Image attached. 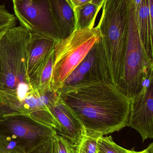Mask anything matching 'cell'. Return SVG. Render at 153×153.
<instances>
[{"instance_id":"e0dca14e","label":"cell","mask_w":153,"mask_h":153,"mask_svg":"<svg viewBox=\"0 0 153 153\" xmlns=\"http://www.w3.org/2000/svg\"><path fill=\"white\" fill-rule=\"evenodd\" d=\"M98 139L84 135L77 146V153H97Z\"/></svg>"},{"instance_id":"603a6c76","label":"cell","mask_w":153,"mask_h":153,"mask_svg":"<svg viewBox=\"0 0 153 153\" xmlns=\"http://www.w3.org/2000/svg\"><path fill=\"white\" fill-rule=\"evenodd\" d=\"M143 1V0H130L131 4L134 8L135 17H136L137 15Z\"/></svg>"},{"instance_id":"ac0fdd59","label":"cell","mask_w":153,"mask_h":153,"mask_svg":"<svg viewBox=\"0 0 153 153\" xmlns=\"http://www.w3.org/2000/svg\"><path fill=\"white\" fill-rule=\"evenodd\" d=\"M54 137L57 153H77V146L74 145L66 138L57 134Z\"/></svg>"},{"instance_id":"2e32d148","label":"cell","mask_w":153,"mask_h":153,"mask_svg":"<svg viewBox=\"0 0 153 153\" xmlns=\"http://www.w3.org/2000/svg\"><path fill=\"white\" fill-rule=\"evenodd\" d=\"M17 20L15 15L10 13L4 4L0 5V31L15 27Z\"/></svg>"},{"instance_id":"7402d4cb","label":"cell","mask_w":153,"mask_h":153,"mask_svg":"<svg viewBox=\"0 0 153 153\" xmlns=\"http://www.w3.org/2000/svg\"><path fill=\"white\" fill-rule=\"evenodd\" d=\"M73 9L82 6L89 3L92 2V0H67Z\"/></svg>"},{"instance_id":"30bf717a","label":"cell","mask_w":153,"mask_h":153,"mask_svg":"<svg viewBox=\"0 0 153 153\" xmlns=\"http://www.w3.org/2000/svg\"><path fill=\"white\" fill-rule=\"evenodd\" d=\"M30 34L27 56V71L29 79L44 58L54 49L57 43L49 38Z\"/></svg>"},{"instance_id":"8992f818","label":"cell","mask_w":153,"mask_h":153,"mask_svg":"<svg viewBox=\"0 0 153 153\" xmlns=\"http://www.w3.org/2000/svg\"><path fill=\"white\" fill-rule=\"evenodd\" d=\"M14 14L21 26L31 33L61 40L59 29L52 14L48 0H33L31 2L13 3Z\"/></svg>"},{"instance_id":"52a82bcc","label":"cell","mask_w":153,"mask_h":153,"mask_svg":"<svg viewBox=\"0 0 153 153\" xmlns=\"http://www.w3.org/2000/svg\"><path fill=\"white\" fill-rule=\"evenodd\" d=\"M99 83L112 84L101 39L93 47L58 90Z\"/></svg>"},{"instance_id":"ffe728a7","label":"cell","mask_w":153,"mask_h":153,"mask_svg":"<svg viewBox=\"0 0 153 153\" xmlns=\"http://www.w3.org/2000/svg\"><path fill=\"white\" fill-rule=\"evenodd\" d=\"M0 153H25L13 143L0 137Z\"/></svg>"},{"instance_id":"3957f363","label":"cell","mask_w":153,"mask_h":153,"mask_svg":"<svg viewBox=\"0 0 153 153\" xmlns=\"http://www.w3.org/2000/svg\"><path fill=\"white\" fill-rule=\"evenodd\" d=\"M101 39L100 33L96 27L75 30L70 36L56 43L51 90L57 91L60 89L66 79Z\"/></svg>"},{"instance_id":"9a60e30c","label":"cell","mask_w":153,"mask_h":153,"mask_svg":"<svg viewBox=\"0 0 153 153\" xmlns=\"http://www.w3.org/2000/svg\"><path fill=\"white\" fill-rule=\"evenodd\" d=\"M118 146L111 136H102L98 139L97 153H120Z\"/></svg>"},{"instance_id":"5b68a950","label":"cell","mask_w":153,"mask_h":153,"mask_svg":"<svg viewBox=\"0 0 153 153\" xmlns=\"http://www.w3.org/2000/svg\"><path fill=\"white\" fill-rule=\"evenodd\" d=\"M56 134L54 128L27 114H13L0 119V137L16 145L25 153L30 152Z\"/></svg>"},{"instance_id":"8fae6325","label":"cell","mask_w":153,"mask_h":153,"mask_svg":"<svg viewBox=\"0 0 153 153\" xmlns=\"http://www.w3.org/2000/svg\"><path fill=\"white\" fill-rule=\"evenodd\" d=\"M54 19L60 31L61 39L70 36L75 30L73 9L67 0H48Z\"/></svg>"},{"instance_id":"4fadbf2b","label":"cell","mask_w":153,"mask_h":153,"mask_svg":"<svg viewBox=\"0 0 153 153\" xmlns=\"http://www.w3.org/2000/svg\"><path fill=\"white\" fill-rule=\"evenodd\" d=\"M54 62V50L53 49L44 58L33 75L30 78L32 88L39 92L50 90Z\"/></svg>"},{"instance_id":"7c38bea8","label":"cell","mask_w":153,"mask_h":153,"mask_svg":"<svg viewBox=\"0 0 153 153\" xmlns=\"http://www.w3.org/2000/svg\"><path fill=\"white\" fill-rule=\"evenodd\" d=\"M140 39L147 56L153 62V21L151 19L148 0H143L135 17Z\"/></svg>"},{"instance_id":"6da1fadb","label":"cell","mask_w":153,"mask_h":153,"mask_svg":"<svg viewBox=\"0 0 153 153\" xmlns=\"http://www.w3.org/2000/svg\"><path fill=\"white\" fill-rule=\"evenodd\" d=\"M57 92L81 122L85 135L99 138L127 126L130 98L113 84L99 83Z\"/></svg>"},{"instance_id":"cb8c5ba5","label":"cell","mask_w":153,"mask_h":153,"mask_svg":"<svg viewBox=\"0 0 153 153\" xmlns=\"http://www.w3.org/2000/svg\"><path fill=\"white\" fill-rule=\"evenodd\" d=\"M105 0H92V3L102 7Z\"/></svg>"},{"instance_id":"484cf974","label":"cell","mask_w":153,"mask_h":153,"mask_svg":"<svg viewBox=\"0 0 153 153\" xmlns=\"http://www.w3.org/2000/svg\"><path fill=\"white\" fill-rule=\"evenodd\" d=\"M4 30H2V31H0V37L1 36L2 34H3V33L4 31Z\"/></svg>"},{"instance_id":"9c48e42d","label":"cell","mask_w":153,"mask_h":153,"mask_svg":"<svg viewBox=\"0 0 153 153\" xmlns=\"http://www.w3.org/2000/svg\"><path fill=\"white\" fill-rule=\"evenodd\" d=\"M46 106L55 121L56 134L78 146L84 135V130L71 109L58 94L56 97L47 102Z\"/></svg>"},{"instance_id":"277c9868","label":"cell","mask_w":153,"mask_h":153,"mask_svg":"<svg viewBox=\"0 0 153 153\" xmlns=\"http://www.w3.org/2000/svg\"><path fill=\"white\" fill-rule=\"evenodd\" d=\"M152 71L153 62L147 56L141 42L130 0L127 44L123 73L117 87L131 98L140 91L145 79Z\"/></svg>"},{"instance_id":"5bb4252c","label":"cell","mask_w":153,"mask_h":153,"mask_svg":"<svg viewBox=\"0 0 153 153\" xmlns=\"http://www.w3.org/2000/svg\"><path fill=\"white\" fill-rule=\"evenodd\" d=\"M102 7L92 3L74 9L75 18V30L94 27L96 17Z\"/></svg>"},{"instance_id":"7a4b0ae2","label":"cell","mask_w":153,"mask_h":153,"mask_svg":"<svg viewBox=\"0 0 153 153\" xmlns=\"http://www.w3.org/2000/svg\"><path fill=\"white\" fill-rule=\"evenodd\" d=\"M30 32L20 25L0 37V97L24 101L34 89L27 71Z\"/></svg>"},{"instance_id":"d4e9b609","label":"cell","mask_w":153,"mask_h":153,"mask_svg":"<svg viewBox=\"0 0 153 153\" xmlns=\"http://www.w3.org/2000/svg\"><path fill=\"white\" fill-rule=\"evenodd\" d=\"M33 0H12L13 3H14L31 2Z\"/></svg>"},{"instance_id":"d6986e66","label":"cell","mask_w":153,"mask_h":153,"mask_svg":"<svg viewBox=\"0 0 153 153\" xmlns=\"http://www.w3.org/2000/svg\"><path fill=\"white\" fill-rule=\"evenodd\" d=\"M54 137L47 142L39 146L29 153H57Z\"/></svg>"},{"instance_id":"ba28073f","label":"cell","mask_w":153,"mask_h":153,"mask_svg":"<svg viewBox=\"0 0 153 153\" xmlns=\"http://www.w3.org/2000/svg\"><path fill=\"white\" fill-rule=\"evenodd\" d=\"M127 126L139 132L143 142L153 138V71L146 77L140 91L130 98Z\"/></svg>"},{"instance_id":"44dd1931","label":"cell","mask_w":153,"mask_h":153,"mask_svg":"<svg viewBox=\"0 0 153 153\" xmlns=\"http://www.w3.org/2000/svg\"><path fill=\"white\" fill-rule=\"evenodd\" d=\"M118 148L120 153H153V143L149 145L146 149L141 152H136L134 148L131 150H127L119 146Z\"/></svg>"}]
</instances>
